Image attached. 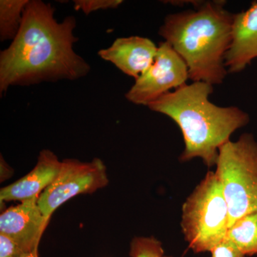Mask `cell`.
Wrapping results in <instances>:
<instances>
[{
  "label": "cell",
  "mask_w": 257,
  "mask_h": 257,
  "mask_svg": "<svg viewBox=\"0 0 257 257\" xmlns=\"http://www.w3.org/2000/svg\"><path fill=\"white\" fill-rule=\"evenodd\" d=\"M211 84L193 82L165 94L149 104L152 111L169 116L178 125L184 142L180 160L202 159L216 165L219 150L230 137L249 122V116L237 106H219L209 101Z\"/></svg>",
  "instance_id": "1"
},
{
  "label": "cell",
  "mask_w": 257,
  "mask_h": 257,
  "mask_svg": "<svg viewBox=\"0 0 257 257\" xmlns=\"http://www.w3.org/2000/svg\"><path fill=\"white\" fill-rule=\"evenodd\" d=\"M221 2L202 3L198 9L167 15L159 35L184 61L189 79L214 86L227 75L225 55L231 40L233 19Z\"/></svg>",
  "instance_id": "2"
},
{
  "label": "cell",
  "mask_w": 257,
  "mask_h": 257,
  "mask_svg": "<svg viewBox=\"0 0 257 257\" xmlns=\"http://www.w3.org/2000/svg\"><path fill=\"white\" fill-rule=\"evenodd\" d=\"M74 17H67L57 28L35 43L15 52H0V93L13 86L43 82L76 80L90 72V66L74 50L78 38Z\"/></svg>",
  "instance_id": "3"
},
{
  "label": "cell",
  "mask_w": 257,
  "mask_h": 257,
  "mask_svg": "<svg viewBox=\"0 0 257 257\" xmlns=\"http://www.w3.org/2000/svg\"><path fill=\"white\" fill-rule=\"evenodd\" d=\"M229 214L215 172H207L182 206L181 228L195 253L211 251L226 239Z\"/></svg>",
  "instance_id": "4"
},
{
  "label": "cell",
  "mask_w": 257,
  "mask_h": 257,
  "mask_svg": "<svg viewBox=\"0 0 257 257\" xmlns=\"http://www.w3.org/2000/svg\"><path fill=\"white\" fill-rule=\"evenodd\" d=\"M215 166L229 208V228L242 216L257 212V142L253 135L243 134L225 143Z\"/></svg>",
  "instance_id": "5"
},
{
  "label": "cell",
  "mask_w": 257,
  "mask_h": 257,
  "mask_svg": "<svg viewBox=\"0 0 257 257\" xmlns=\"http://www.w3.org/2000/svg\"><path fill=\"white\" fill-rule=\"evenodd\" d=\"M108 182L106 167L100 159H93L90 162L66 159L55 181L39 197V207L50 219L54 211L69 199L96 192Z\"/></svg>",
  "instance_id": "6"
},
{
  "label": "cell",
  "mask_w": 257,
  "mask_h": 257,
  "mask_svg": "<svg viewBox=\"0 0 257 257\" xmlns=\"http://www.w3.org/2000/svg\"><path fill=\"white\" fill-rule=\"evenodd\" d=\"M189 79L187 64L168 42H160L155 62L135 79L125 94L130 102L149 106L154 101L187 84Z\"/></svg>",
  "instance_id": "7"
},
{
  "label": "cell",
  "mask_w": 257,
  "mask_h": 257,
  "mask_svg": "<svg viewBox=\"0 0 257 257\" xmlns=\"http://www.w3.org/2000/svg\"><path fill=\"white\" fill-rule=\"evenodd\" d=\"M39 197L22 202L0 215V234L16 241L27 254L38 252V246L49 220L38 205Z\"/></svg>",
  "instance_id": "8"
},
{
  "label": "cell",
  "mask_w": 257,
  "mask_h": 257,
  "mask_svg": "<svg viewBox=\"0 0 257 257\" xmlns=\"http://www.w3.org/2000/svg\"><path fill=\"white\" fill-rule=\"evenodd\" d=\"M157 51L158 46L150 39L131 36L116 39L111 46L99 50L98 55L137 79L151 67Z\"/></svg>",
  "instance_id": "9"
},
{
  "label": "cell",
  "mask_w": 257,
  "mask_h": 257,
  "mask_svg": "<svg viewBox=\"0 0 257 257\" xmlns=\"http://www.w3.org/2000/svg\"><path fill=\"white\" fill-rule=\"evenodd\" d=\"M257 58V2L241 13L234 14L231 40L225 55L229 73H238Z\"/></svg>",
  "instance_id": "10"
},
{
  "label": "cell",
  "mask_w": 257,
  "mask_h": 257,
  "mask_svg": "<svg viewBox=\"0 0 257 257\" xmlns=\"http://www.w3.org/2000/svg\"><path fill=\"white\" fill-rule=\"evenodd\" d=\"M62 167V162L54 152L44 150L40 152L37 165L28 175L0 190L1 202H25L39 197L55 181Z\"/></svg>",
  "instance_id": "11"
},
{
  "label": "cell",
  "mask_w": 257,
  "mask_h": 257,
  "mask_svg": "<svg viewBox=\"0 0 257 257\" xmlns=\"http://www.w3.org/2000/svg\"><path fill=\"white\" fill-rule=\"evenodd\" d=\"M226 239L246 256L257 253V212L243 216L228 229Z\"/></svg>",
  "instance_id": "12"
},
{
  "label": "cell",
  "mask_w": 257,
  "mask_h": 257,
  "mask_svg": "<svg viewBox=\"0 0 257 257\" xmlns=\"http://www.w3.org/2000/svg\"><path fill=\"white\" fill-rule=\"evenodd\" d=\"M30 0L0 1V40L13 41L18 35Z\"/></svg>",
  "instance_id": "13"
},
{
  "label": "cell",
  "mask_w": 257,
  "mask_h": 257,
  "mask_svg": "<svg viewBox=\"0 0 257 257\" xmlns=\"http://www.w3.org/2000/svg\"><path fill=\"white\" fill-rule=\"evenodd\" d=\"M131 257H165L162 243L156 238L135 237L130 244Z\"/></svg>",
  "instance_id": "14"
},
{
  "label": "cell",
  "mask_w": 257,
  "mask_h": 257,
  "mask_svg": "<svg viewBox=\"0 0 257 257\" xmlns=\"http://www.w3.org/2000/svg\"><path fill=\"white\" fill-rule=\"evenodd\" d=\"M121 0H74V8L85 15L99 10H114L122 4Z\"/></svg>",
  "instance_id": "15"
},
{
  "label": "cell",
  "mask_w": 257,
  "mask_h": 257,
  "mask_svg": "<svg viewBox=\"0 0 257 257\" xmlns=\"http://www.w3.org/2000/svg\"><path fill=\"white\" fill-rule=\"evenodd\" d=\"M26 253L16 241L7 236L0 234V257H23Z\"/></svg>",
  "instance_id": "16"
},
{
  "label": "cell",
  "mask_w": 257,
  "mask_h": 257,
  "mask_svg": "<svg viewBox=\"0 0 257 257\" xmlns=\"http://www.w3.org/2000/svg\"><path fill=\"white\" fill-rule=\"evenodd\" d=\"M211 257H245L226 239L211 251Z\"/></svg>",
  "instance_id": "17"
},
{
  "label": "cell",
  "mask_w": 257,
  "mask_h": 257,
  "mask_svg": "<svg viewBox=\"0 0 257 257\" xmlns=\"http://www.w3.org/2000/svg\"><path fill=\"white\" fill-rule=\"evenodd\" d=\"M23 257H38V252L30 253V254L27 255V256Z\"/></svg>",
  "instance_id": "18"
},
{
  "label": "cell",
  "mask_w": 257,
  "mask_h": 257,
  "mask_svg": "<svg viewBox=\"0 0 257 257\" xmlns=\"http://www.w3.org/2000/svg\"><path fill=\"white\" fill-rule=\"evenodd\" d=\"M165 257H170V256H165Z\"/></svg>",
  "instance_id": "19"
}]
</instances>
